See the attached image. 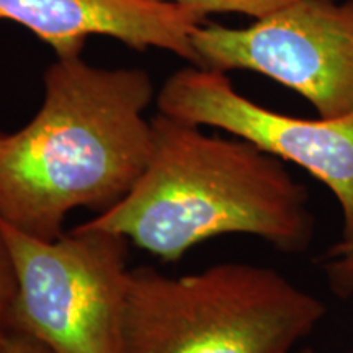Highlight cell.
Returning <instances> with one entry per match:
<instances>
[{
    "mask_svg": "<svg viewBox=\"0 0 353 353\" xmlns=\"http://www.w3.org/2000/svg\"><path fill=\"white\" fill-rule=\"evenodd\" d=\"M152 99L144 70L57 57L33 120L0 132V219L56 239L72 210L101 213L120 201L151 156L152 123L144 112Z\"/></svg>",
    "mask_w": 353,
    "mask_h": 353,
    "instance_id": "6da1fadb",
    "label": "cell"
},
{
    "mask_svg": "<svg viewBox=\"0 0 353 353\" xmlns=\"http://www.w3.org/2000/svg\"><path fill=\"white\" fill-rule=\"evenodd\" d=\"M151 123L143 175L120 201L82 224L120 234L169 262L224 234L259 237L286 254L311 245L316 218L307 190L283 161L162 113Z\"/></svg>",
    "mask_w": 353,
    "mask_h": 353,
    "instance_id": "7a4b0ae2",
    "label": "cell"
},
{
    "mask_svg": "<svg viewBox=\"0 0 353 353\" xmlns=\"http://www.w3.org/2000/svg\"><path fill=\"white\" fill-rule=\"evenodd\" d=\"M325 312L262 265L226 262L183 276L132 268L120 353H294Z\"/></svg>",
    "mask_w": 353,
    "mask_h": 353,
    "instance_id": "3957f363",
    "label": "cell"
},
{
    "mask_svg": "<svg viewBox=\"0 0 353 353\" xmlns=\"http://www.w3.org/2000/svg\"><path fill=\"white\" fill-rule=\"evenodd\" d=\"M17 294L8 332L37 339L52 353H120L128 244L120 234L79 224L41 239L0 219Z\"/></svg>",
    "mask_w": 353,
    "mask_h": 353,
    "instance_id": "277c9868",
    "label": "cell"
},
{
    "mask_svg": "<svg viewBox=\"0 0 353 353\" xmlns=\"http://www.w3.org/2000/svg\"><path fill=\"white\" fill-rule=\"evenodd\" d=\"M196 68L260 72L314 105L321 118L353 113V2L293 0L247 28L198 25Z\"/></svg>",
    "mask_w": 353,
    "mask_h": 353,
    "instance_id": "5b68a950",
    "label": "cell"
},
{
    "mask_svg": "<svg viewBox=\"0 0 353 353\" xmlns=\"http://www.w3.org/2000/svg\"><path fill=\"white\" fill-rule=\"evenodd\" d=\"M159 113L223 130L280 161L293 162L334 193L342 211L341 239L353 237V113L304 120L260 107L234 88L223 70L190 65L167 79Z\"/></svg>",
    "mask_w": 353,
    "mask_h": 353,
    "instance_id": "8992f818",
    "label": "cell"
},
{
    "mask_svg": "<svg viewBox=\"0 0 353 353\" xmlns=\"http://www.w3.org/2000/svg\"><path fill=\"white\" fill-rule=\"evenodd\" d=\"M0 20L28 28L57 57L81 56L90 34H105L138 51L167 50L196 65L192 33L205 17L154 0H0Z\"/></svg>",
    "mask_w": 353,
    "mask_h": 353,
    "instance_id": "52a82bcc",
    "label": "cell"
},
{
    "mask_svg": "<svg viewBox=\"0 0 353 353\" xmlns=\"http://www.w3.org/2000/svg\"><path fill=\"white\" fill-rule=\"evenodd\" d=\"M327 283L337 298L353 296V237L341 239L330 247L322 260Z\"/></svg>",
    "mask_w": 353,
    "mask_h": 353,
    "instance_id": "ba28073f",
    "label": "cell"
},
{
    "mask_svg": "<svg viewBox=\"0 0 353 353\" xmlns=\"http://www.w3.org/2000/svg\"><path fill=\"white\" fill-rule=\"evenodd\" d=\"M154 2L176 3L192 8L203 17L208 13H245L260 19L293 0H154Z\"/></svg>",
    "mask_w": 353,
    "mask_h": 353,
    "instance_id": "9c48e42d",
    "label": "cell"
},
{
    "mask_svg": "<svg viewBox=\"0 0 353 353\" xmlns=\"http://www.w3.org/2000/svg\"><path fill=\"white\" fill-rule=\"evenodd\" d=\"M17 294V275L15 267H13L12 255L8 252V247L0 234V348L6 341L8 329H7V317L10 311L13 299Z\"/></svg>",
    "mask_w": 353,
    "mask_h": 353,
    "instance_id": "30bf717a",
    "label": "cell"
},
{
    "mask_svg": "<svg viewBox=\"0 0 353 353\" xmlns=\"http://www.w3.org/2000/svg\"><path fill=\"white\" fill-rule=\"evenodd\" d=\"M0 353H52L46 345L38 342L37 339L30 335L8 332L3 345L0 348Z\"/></svg>",
    "mask_w": 353,
    "mask_h": 353,
    "instance_id": "8fae6325",
    "label": "cell"
},
{
    "mask_svg": "<svg viewBox=\"0 0 353 353\" xmlns=\"http://www.w3.org/2000/svg\"><path fill=\"white\" fill-rule=\"evenodd\" d=\"M294 353H316V352H314V348H311V347H303V348H298Z\"/></svg>",
    "mask_w": 353,
    "mask_h": 353,
    "instance_id": "7c38bea8",
    "label": "cell"
}]
</instances>
